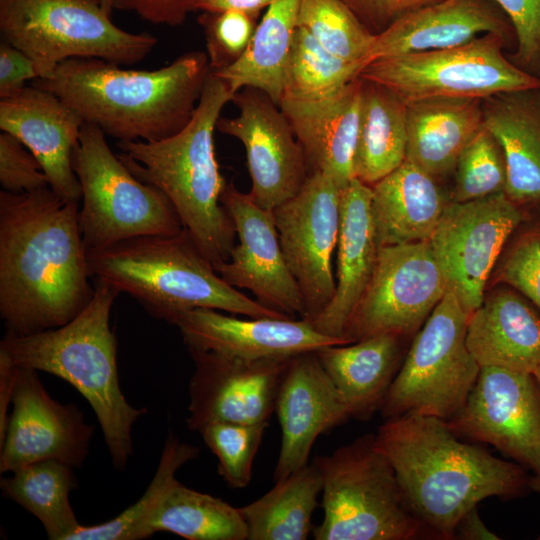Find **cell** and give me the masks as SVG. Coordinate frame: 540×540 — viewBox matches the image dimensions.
<instances>
[{"instance_id":"obj_12","label":"cell","mask_w":540,"mask_h":540,"mask_svg":"<svg viewBox=\"0 0 540 540\" xmlns=\"http://www.w3.org/2000/svg\"><path fill=\"white\" fill-rule=\"evenodd\" d=\"M447 290L429 241L380 247L343 337L350 344L380 333L406 336L429 317Z\"/></svg>"},{"instance_id":"obj_42","label":"cell","mask_w":540,"mask_h":540,"mask_svg":"<svg viewBox=\"0 0 540 540\" xmlns=\"http://www.w3.org/2000/svg\"><path fill=\"white\" fill-rule=\"evenodd\" d=\"M0 183L10 193L32 192L49 186L39 160L16 137L0 134Z\"/></svg>"},{"instance_id":"obj_37","label":"cell","mask_w":540,"mask_h":540,"mask_svg":"<svg viewBox=\"0 0 540 540\" xmlns=\"http://www.w3.org/2000/svg\"><path fill=\"white\" fill-rule=\"evenodd\" d=\"M199 449L180 442L174 436L167 438L157 471L141 498L115 518L92 526H82L70 540H139L151 537V521L177 470L196 458Z\"/></svg>"},{"instance_id":"obj_8","label":"cell","mask_w":540,"mask_h":540,"mask_svg":"<svg viewBox=\"0 0 540 540\" xmlns=\"http://www.w3.org/2000/svg\"><path fill=\"white\" fill-rule=\"evenodd\" d=\"M0 31L31 58L38 78L49 77L70 58L132 65L158 42L152 34L116 26L93 0H0Z\"/></svg>"},{"instance_id":"obj_16","label":"cell","mask_w":540,"mask_h":540,"mask_svg":"<svg viewBox=\"0 0 540 540\" xmlns=\"http://www.w3.org/2000/svg\"><path fill=\"white\" fill-rule=\"evenodd\" d=\"M233 118H219L216 129L244 146L252 200L274 210L294 197L309 176L307 161L281 108L261 90L246 87L235 93Z\"/></svg>"},{"instance_id":"obj_24","label":"cell","mask_w":540,"mask_h":540,"mask_svg":"<svg viewBox=\"0 0 540 540\" xmlns=\"http://www.w3.org/2000/svg\"><path fill=\"white\" fill-rule=\"evenodd\" d=\"M371 198V186L355 177L341 188L335 293L311 322L319 332L343 340L346 325L370 281L380 248Z\"/></svg>"},{"instance_id":"obj_51","label":"cell","mask_w":540,"mask_h":540,"mask_svg":"<svg viewBox=\"0 0 540 540\" xmlns=\"http://www.w3.org/2000/svg\"><path fill=\"white\" fill-rule=\"evenodd\" d=\"M95 1L107 14L111 15L114 9L115 0H93Z\"/></svg>"},{"instance_id":"obj_21","label":"cell","mask_w":540,"mask_h":540,"mask_svg":"<svg viewBox=\"0 0 540 540\" xmlns=\"http://www.w3.org/2000/svg\"><path fill=\"white\" fill-rule=\"evenodd\" d=\"M275 412L282 431L275 482L307 465L317 437L350 418L315 351L290 360L278 390Z\"/></svg>"},{"instance_id":"obj_36","label":"cell","mask_w":540,"mask_h":540,"mask_svg":"<svg viewBox=\"0 0 540 540\" xmlns=\"http://www.w3.org/2000/svg\"><path fill=\"white\" fill-rule=\"evenodd\" d=\"M362 68L361 62L330 53L308 31L297 26L285 68L282 99L328 98L355 79Z\"/></svg>"},{"instance_id":"obj_25","label":"cell","mask_w":540,"mask_h":540,"mask_svg":"<svg viewBox=\"0 0 540 540\" xmlns=\"http://www.w3.org/2000/svg\"><path fill=\"white\" fill-rule=\"evenodd\" d=\"M508 32L502 14L487 0H441L376 34L365 65L379 58L460 46L487 33L506 37Z\"/></svg>"},{"instance_id":"obj_26","label":"cell","mask_w":540,"mask_h":540,"mask_svg":"<svg viewBox=\"0 0 540 540\" xmlns=\"http://www.w3.org/2000/svg\"><path fill=\"white\" fill-rule=\"evenodd\" d=\"M466 343L480 367L532 374L540 362V316L514 291L496 290L469 316Z\"/></svg>"},{"instance_id":"obj_46","label":"cell","mask_w":540,"mask_h":540,"mask_svg":"<svg viewBox=\"0 0 540 540\" xmlns=\"http://www.w3.org/2000/svg\"><path fill=\"white\" fill-rule=\"evenodd\" d=\"M202 0H115L114 9L132 11L147 22L179 26Z\"/></svg>"},{"instance_id":"obj_11","label":"cell","mask_w":540,"mask_h":540,"mask_svg":"<svg viewBox=\"0 0 540 540\" xmlns=\"http://www.w3.org/2000/svg\"><path fill=\"white\" fill-rule=\"evenodd\" d=\"M505 38L487 33L456 47L379 58L358 76L388 89L405 104L431 98L483 100L540 88L539 77L503 55Z\"/></svg>"},{"instance_id":"obj_14","label":"cell","mask_w":540,"mask_h":540,"mask_svg":"<svg viewBox=\"0 0 540 540\" xmlns=\"http://www.w3.org/2000/svg\"><path fill=\"white\" fill-rule=\"evenodd\" d=\"M341 187L329 175L310 173L300 191L273 210L281 249L312 322L336 288L333 254L340 227Z\"/></svg>"},{"instance_id":"obj_20","label":"cell","mask_w":540,"mask_h":540,"mask_svg":"<svg viewBox=\"0 0 540 540\" xmlns=\"http://www.w3.org/2000/svg\"><path fill=\"white\" fill-rule=\"evenodd\" d=\"M188 349L213 351L247 360L292 358L347 342L319 332L311 322L291 317L237 318L210 308L175 317Z\"/></svg>"},{"instance_id":"obj_47","label":"cell","mask_w":540,"mask_h":540,"mask_svg":"<svg viewBox=\"0 0 540 540\" xmlns=\"http://www.w3.org/2000/svg\"><path fill=\"white\" fill-rule=\"evenodd\" d=\"M38 78L31 58L19 48L2 40L0 43V98L11 96Z\"/></svg>"},{"instance_id":"obj_32","label":"cell","mask_w":540,"mask_h":540,"mask_svg":"<svg viewBox=\"0 0 540 540\" xmlns=\"http://www.w3.org/2000/svg\"><path fill=\"white\" fill-rule=\"evenodd\" d=\"M406 111V104L391 91L363 80L359 131L353 158L355 178L373 186L405 161Z\"/></svg>"},{"instance_id":"obj_39","label":"cell","mask_w":540,"mask_h":540,"mask_svg":"<svg viewBox=\"0 0 540 540\" xmlns=\"http://www.w3.org/2000/svg\"><path fill=\"white\" fill-rule=\"evenodd\" d=\"M454 170V202L505 192L507 172L503 150L484 125L464 147Z\"/></svg>"},{"instance_id":"obj_19","label":"cell","mask_w":540,"mask_h":540,"mask_svg":"<svg viewBox=\"0 0 540 540\" xmlns=\"http://www.w3.org/2000/svg\"><path fill=\"white\" fill-rule=\"evenodd\" d=\"M36 372L16 365L13 410L0 443L1 473L49 459L79 467L88 454L94 428L77 406L52 399Z\"/></svg>"},{"instance_id":"obj_13","label":"cell","mask_w":540,"mask_h":540,"mask_svg":"<svg viewBox=\"0 0 540 540\" xmlns=\"http://www.w3.org/2000/svg\"><path fill=\"white\" fill-rule=\"evenodd\" d=\"M521 220L505 192L445 207L428 241L448 289L469 315L483 302L493 266Z\"/></svg>"},{"instance_id":"obj_3","label":"cell","mask_w":540,"mask_h":540,"mask_svg":"<svg viewBox=\"0 0 540 540\" xmlns=\"http://www.w3.org/2000/svg\"><path fill=\"white\" fill-rule=\"evenodd\" d=\"M211 72L191 51L156 70L123 69L98 58H70L34 86L53 93L84 123L119 141H158L191 120Z\"/></svg>"},{"instance_id":"obj_5","label":"cell","mask_w":540,"mask_h":540,"mask_svg":"<svg viewBox=\"0 0 540 540\" xmlns=\"http://www.w3.org/2000/svg\"><path fill=\"white\" fill-rule=\"evenodd\" d=\"M118 294L97 281L91 300L71 321L29 335L6 332L0 350L17 366L71 384L94 410L113 465L123 470L133 452L132 427L147 409L131 406L120 388L117 341L109 324Z\"/></svg>"},{"instance_id":"obj_38","label":"cell","mask_w":540,"mask_h":540,"mask_svg":"<svg viewBox=\"0 0 540 540\" xmlns=\"http://www.w3.org/2000/svg\"><path fill=\"white\" fill-rule=\"evenodd\" d=\"M297 24L330 53L363 67L375 40L341 0H302Z\"/></svg>"},{"instance_id":"obj_28","label":"cell","mask_w":540,"mask_h":540,"mask_svg":"<svg viewBox=\"0 0 540 540\" xmlns=\"http://www.w3.org/2000/svg\"><path fill=\"white\" fill-rule=\"evenodd\" d=\"M380 333L344 345L315 351L335 385L350 418L367 420L380 411L401 366V338Z\"/></svg>"},{"instance_id":"obj_1","label":"cell","mask_w":540,"mask_h":540,"mask_svg":"<svg viewBox=\"0 0 540 540\" xmlns=\"http://www.w3.org/2000/svg\"><path fill=\"white\" fill-rule=\"evenodd\" d=\"M78 202L50 186L0 192V315L7 332L60 327L91 300Z\"/></svg>"},{"instance_id":"obj_6","label":"cell","mask_w":540,"mask_h":540,"mask_svg":"<svg viewBox=\"0 0 540 540\" xmlns=\"http://www.w3.org/2000/svg\"><path fill=\"white\" fill-rule=\"evenodd\" d=\"M90 277L135 298L172 323L179 314L210 308L246 317H288L226 283L186 229L140 235L87 251Z\"/></svg>"},{"instance_id":"obj_7","label":"cell","mask_w":540,"mask_h":540,"mask_svg":"<svg viewBox=\"0 0 540 540\" xmlns=\"http://www.w3.org/2000/svg\"><path fill=\"white\" fill-rule=\"evenodd\" d=\"M366 434L312 463L322 478L323 520L316 540H413L428 532L413 514L397 476Z\"/></svg>"},{"instance_id":"obj_27","label":"cell","mask_w":540,"mask_h":540,"mask_svg":"<svg viewBox=\"0 0 540 540\" xmlns=\"http://www.w3.org/2000/svg\"><path fill=\"white\" fill-rule=\"evenodd\" d=\"M483 124L500 144L506 195L516 204L540 201V88L482 100Z\"/></svg>"},{"instance_id":"obj_31","label":"cell","mask_w":540,"mask_h":540,"mask_svg":"<svg viewBox=\"0 0 540 540\" xmlns=\"http://www.w3.org/2000/svg\"><path fill=\"white\" fill-rule=\"evenodd\" d=\"M302 0H274L262 14L251 41L233 65L213 72L235 95L251 87L279 105L286 64Z\"/></svg>"},{"instance_id":"obj_23","label":"cell","mask_w":540,"mask_h":540,"mask_svg":"<svg viewBox=\"0 0 540 540\" xmlns=\"http://www.w3.org/2000/svg\"><path fill=\"white\" fill-rule=\"evenodd\" d=\"M362 86L363 80L357 76L328 98L279 102L303 149L309 173L327 174L341 188L354 178Z\"/></svg>"},{"instance_id":"obj_43","label":"cell","mask_w":540,"mask_h":540,"mask_svg":"<svg viewBox=\"0 0 540 540\" xmlns=\"http://www.w3.org/2000/svg\"><path fill=\"white\" fill-rule=\"evenodd\" d=\"M509 18L520 68L540 71V0H494Z\"/></svg>"},{"instance_id":"obj_15","label":"cell","mask_w":540,"mask_h":540,"mask_svg":"<svg viewBox=\"0 0 540 540\" xmlns=\"http://www.w3.org/2000/svg\"><path fill=\"white\" fill-rule=\"evenodd\" d=\"M447 423L458 436L494 446L540 480V392L532 374L480 367L465 403Z\"/></svg>"},{"instance_id":"obj_30","label":"cell","mask_w":540,"mask_h":540,"mask_svg":"<svg viewBox=\"0 0 540 540\" xmlns=\"http://www.w3.org/2000/svg\"><path fill=\"white\" fill-rule=\"evenodd\" d=\"M406 108L405 160L434 178L455 169L460 153L484 125L480 99L431 98Z\"/></svg>"},{"instance_id":"obj_2","label":"cell","mask_w":540,"mask_h":540,"mask_svg":"<svg viewBox=\"0 0 540 540\" xmlns=\"http://www.w3.org/2000/svg\"><path fill=\"white\" fill-rule=\"evenodd\" d=\"M374 435L411 511L440 539H454L459 520L483 499L514 496L527 482L520 466L461 441L446 420L435 416L386 419Z\"/></svg>"},{"instance_id":"obj_45","label":"cell","mask_w":540,"mask_h":540,"mask_svg":"<svg viewBox=\"0 0 540 540\" xmlns=\"http://www.w3.org/2000/svg\"><path fill=\"white\" fill-rule=\"evenodd\" d=\"M373 34L401 17L441 0H341Z\"/></svg>"},{"instance_id":"obj_9","label":"cell","mask_w":540,"mask_h":540,"mask_svg":"<svg viewBox=\"0 0 540 540\" xmlns=\"http://www.w3.org/2000/svg\"><path fill=\"white\" fill-rule=\"evenodd\" d=\"M105 136L98 127L84 123L72 155L82 192L79 223L87 251L135 236L183 230L168 198L135 177L113 153Z\"/></svg>"},{"instance_id":"obj_18","label":"cell","mask_w":540,"mask_h":540,"mask_svg":"<svg viewBox=\"0 0 540 540\" xmlns=\"http://www.w3.org/2000/svg\"><path fill=\"white\" fill-rule=\"evenodd\" d=\"M194 362L189 381L187 427L214 422L268 423L290 360H247L188 349Z\"/></svg>"},{"instance_id":"obj_53","label":"cell","mask_w":540,"mask_h":540,"mask_svg":"<svg viewBox=\"0 0 540 540\" xmlns=\"http://www.w3.org/2000/svg\"><path fill=\"white\" fill-rule=\"evenodd\" d=\"M530 486L540 493V480L533 479L529 482Z\"/></svg>"},{"instance_id":"obj_44","label":"cell","mask_w":540,"mask_h":540,"mask_svg":"<svg viewBox=\"0 0 540 540\" xmlns=\"http://www.w3.org/2000/svg\"><path fill=\"white\" fill-rule=\"evenodd\" d=\"M500 278L540 309V234L523 237L508 254Z\"/></svg>"},{"instance_id":"obj_22","label":"cell","mask_w":540,"mask_h":540,"mask_svg":"<svg viewBox=\"0 0 540 540\" xmlns=\"http://www.w3.org/2000/svg\"><path fill=\"white\" fill-rule=\"evenodd\" d=\"M83 124L59 97L34 85L0 98L1 131L16 137L34 154L50 188L67 202L82 197L72 155Z\"/></svg>"},{"instance_id":"obj_29","label":"cell","mask_w":540,"mask_h":540,"mask_svg":"<svg viewBox=\"0 0 540 540\" xmlns=\"http://www.w3.org/2000/svg\"><path fill=\"white\" fill-rule=\"evenodd\" d=\"M371 188L379 247L428 241L448 204L435 178L408 160Z\"/></svg>"},{"instance_id":"obj_33","label":"cell","mask_w":540,"mask_h":540,"mask_svg":"<svg viewBox=\"0 0 540 540\" xmlns=\"http://www.w3.org/2000/svg\"><path fill=\"white\" fill-rule=\"evenodd\" d=\"M322 493V478L311 463L276 481L254 502L239 507L247 540H305L313 530L312 514Z\"/></svg>"},{"instance_id":"obj_49","label":"cell","mask_w":540,"mask_h":540,"mask_svg":"<svg viewBox=\"0 0 540 540\" xmlns=\"http://www.w3.org/2000/svg\"><path fill=\"white\" fill-rule=\"evenodd\" d=\"M454 539L498 540L500 538L483 523L476 506L465 513L459 520L455 529Z\"/></svg>"},{"instance_id":"obj_52","label":"cell","mask_w":540,"mask_h":540,"mask_svg":"<svg viewBox=\"0 0 540 540\" xmlns=\"http://www.w3.org/2000/svg\"><path fill=\"white\" fill-rule=\"evenodd\" d=\"M532 375H533V377L535 379V382H536L537 387H538L539 392H540V362L538 363V365L534 369Z\"/></svg>"},{"instance_id":"obj_50","label":"cell","mask_w":540,"mask_h":540,"mask_svg":"<svg viewBox=\"0 0 540 540\" xmlns=\"http://www.w3.org/2000/svg\"><path fill=\"white\" fill-rule=\"evenodd\" d=\"M274 0H202L198 11H224L236 10L252 15L262 16V11L267 9Z\"/></svg>"},{"instance_id":"obj_40","label":"cell","mask_w":540,"mask_h":540,"mask_svg":"<svg viewBox=\"0 0 540 540\" xmlns=\"http://www.w3.org/2000/svg\"><path fill=\"white\" fill-rule=\"evenodd\" d=\"M268 423L214 422L199 430L218 459V473L235 489L251 481L252 466Z\"/></svg>"},{"instance_id":"obj_17","label":"cell","mask_w":540,"mask_h":540,"mask_svg":"<svg viewBox=\"0 0 540 540\" xmlns=\"http://www.w3.org/2000/svg\"><path fill=\"white\" fill-rule=\"evenodd\" d=\"M238 237L229 259L216 272L230 286L250 291L265 307L291 318L306 316L301 291L285 261L273 210L227 182L220 197Z\"/></svg>"},{"instance_id":"obj_10","label":"cell","mask_w":540,"mask_h":540,"mask_svg":"<svg viewBox=\"0 0 540 540\" xmlns=\"http://www.w3.org/2000/svg\"><path fill=\"white\" fill-rule=\"evenodd\" d=\"M469 314L446 291L414 338L380 408L386 419L409 413L448 421L480 372L466 343Z\"/></svg>"},{"instance_id":"obj_48","label":"cell","mask_w":540,"mask_h":540,"mask_svg":"<svg viewBox=\"0 0 540 540\" xmlns=\"http://www.w3.org/2000/svg\"><path fill=\"white\" fill-rule=\"evenodd\" d=\"M16 365L0 350V443L4 440L9 416L7 410L12 403Z\"/></svg>"},{"instance_id":"obj_41","label":"cell","mask_w":540,"mask_h":540,"mask_svg":"<svg viewBox=\"0 0 540 540\" xmlns=\"http://www.w3.org/2000/svg\"><path fill=\"white\" fill-rule=\"evenodd\" d=\"M260 18L236 10L201 11L197 22L204 34L212 72L227 68L241 58Z\"/></svg>"},{"instance_id":"obj_34","label":"cell","mask_w":540,"mask_h":540,"mask_svg":"<svg viewBox=\"0 0 540 540\" xmlns=\"http://www.w3.org/2000/svg\"><path fill=\"white\" fill-rule=\"evenodd\" d=\"M1 480L3 495L33 514L51 540H70L81 527L69 501L77 486L72 466L58 460L25 465Z\"/></svg>"},{"instance_id":"obj_35","label":"cell","mask_w":540,"mask_h":540,"mask_svg":"<svg viewBox=\"0 0 540 540\" xmlns=\"http://www.w3.org/2000/svg\"><path fill=\"white\" fill-rule=\"evenodd\" d=\"M151 532L174 533L189 540H247L239 508L221 498L186 487L175 479L151 524Z\"/></svg>"},{"instance_id":"obj_4","label":"cell","mask_w":540,"mask_h":540,"mask_svg":"<svg viewBox=\"0 0 540 540\" xmlns=\"http://www.w3.org/2000/svg\"><path fill=\"white\" fill-rule=\"evenodd\" d=\"M234 94L210 72L196 110L176 134L158 141H119L118 155L131 173L160 190L184 229L215 267L229 259L236 229L220 201L227 183L216 159L214 130Z\"/></svg>"}]
</instances>
